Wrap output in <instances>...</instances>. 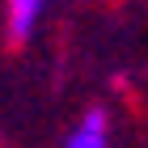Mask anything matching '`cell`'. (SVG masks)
Instances as JSON below:
<instances>
[{
	"label": "cell",
	"instance_id": "1",
	"mask_svg": "<svg viewBox=\"0 0 148 148\" xmlns=\"http://www.w3.org/2000/svg\"><path fill=\"white\" fill-rule=\"evenodd\" d=\"M106 110H89L85 119L76 123V131L68 136L64 148H106Z\"/></svg>",
	"mask_w": 148,
	"mask_h": 148
},
{
	"label": "cell",
	"instance_id": "2",
	"mask_svg": "<svg viewBox=\"0 0 148 148\" xmlns=\"http://www.w3.org/2000/svg\"><path fill=\"white\" fill-rule=\"evenodd\" d=\"M47 0H9V38L13 42H25L34 34V21L42 13Z\"/></svg>",
	"mask_w": 148,
	"mask_h": 148
}]
</instances>
